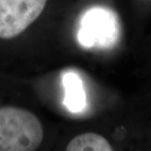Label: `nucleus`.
I'll use <instances>...</instances> for the list:
<instances>
[{"mask_svg": "<svg viewBox=\"0 0 151 151\" xmlns=\"http://www.w3.org/2000/svg\"><path fill=\"white\" fill-rule=\"evenodd\" d=\"M65 150L67 151H110L113 150V148L103 136L86 133L71 139Z\"/></svg>", "mask_w": 151, "mask_h": 151, "instance_id": "obj_5", "label": "nucleus"}, {"mask_svg": "<svg viewBox=\"0 0 151 151\" xmlns=\"http://www.w3.org/2000/svg\"><path fill=\"white\" fill-rule=\"evenodd\" d=\"M62 83L65 89V97L63 104L70 112L78 113L86 108V93L83 87V82L75 72H65L63 75Z\"/></svg>", "mask_w": 151, "mask_h": 151, "instance_id": "obj_4", "label": "nucleus"}, {"mask_svg": "<svg viewBox=\"0 0 151 151\" xmlns=\"http://www.w3.org/2000/svg\"><path fill=\"white\" fill-rule=\"evenodd\" d=\"M48 0H0V38L12 39L25 30L47 5Z\"/></svg>", "mask_w": 151, "mask_h": 151, "instance_id": "obj_3", "label": "nucleus"}, {"mask_svg": "<svg viewBox=\"0 0 151 151\" xmlns=\"http://www.w3.org/2000/svg\"><path fill=\"white\" fill-rule=\"evenodd\" d=\"M119 35L118 16L107 6L93 5L81 15L77 32V40L81 46L110 48L116 44Z\"/></svg>", "mask_w": 151, "mask_h": 151, "instance_id": "obj_2", "label": "nucleus"}, {"mask_svg": "<svg viewBox=\"0 0 151 151\" xmlns=\"http://www.w3.org/2000/svg\"><path fill=\"white\" fill-rule=\"evenodd\" d=\"M42 124L34 113L14 107L0 108V151H32L42 143Z\"/></svg>", "mask_w": 151, "mask_h": 151, "instance_id": "obj_1", "label": "nucleus"}, {"mask_svg": "<svg viewBox=\"0 0 151 151\" xmlns=\"http://www.w3.org/2000/svg\"><path fill=\"white\" fill-rule=\"evenodd\" d=\"M143 1H151V0H143Z\"/></svg>", "mask_w": 151, "mask_h": 151, "instance_id": "obj_6", "label": "nucleus"}]
</instances>
